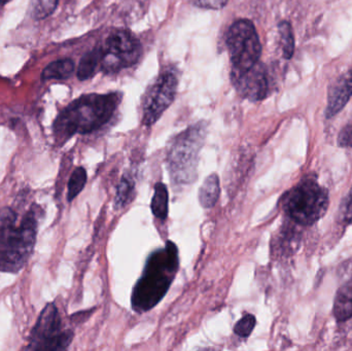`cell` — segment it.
<instances>
[{"label":"cell","instance_id":"obj_17","mask_svg":"<svg viewBox=\"0 0 352 351\" xmlns=\"http://www.w3.org/2000/svg\"><path fill=\"white\" fill-rule=\"evenodd\" d=\"M135 192V181L130 173H125L118 185L115 198V208L120 210L131 202Z\"/></svg>","mask_w":352,"mask_h":351},{"label":"cell","instance_id":"obj_11","mask_svg":"<svg viewBox=\"0 0 352 351\" xmlns=\"http://www.w3.org/2000/svg\"><path fill=\"white\" fill-rule=\"evenodd\" d=\"M352 97V68L341 74L329 88L328 105L326 109L327 119L338 115Z\"/></svg>","mask_w":352,"mask_h":351},{"label":"cell","instance_id":"obj_18","mask_svg":"<svg viewBox=\"0 0 352 351\" xmlns=\"http://www.w3.org/2000/svg\"><path fill=\"white\" fill-rule=\"evenodd\" d=\"M278 31L279 35H280L283 57L289 60L295 53V36H294L291 23L287 21H281L278 24Z\"/></svg>","mask_w":352,"mask_h":351},{"label":"cell","instance_id":"obj_19","mask_svg":"<svg viewBox=\"0 0 352 351\" xmlns=\"http://www.w3.org/2000/svg\"><path fill=\"white\" fill-rule=\"evenodd\" d=\"M87 183V171L84 167H78L72 172L68 181L67 200L72 201L84 190Z\"/></svg>","mask_w":352,"mask_h":351},{"label":"cell","instance_id":"obj_14","mask_svg":"<svg viewBox=\"0 0 352 351\" xmlns=\"http://www.w3.org/2000/svg\"><path fill=\"white\" fill-rule=\"evenodd\" d=\"M74 69H76V65L72 59H60L50 63L43 69L41 78L43 80H66L72 76Z\"/></svg>","mask_w":352,"mask_h":351},{"label":"cell","instance_id":"obj_22","mask_svg":"<svg viewBox=\"0 0 352 351\" xmlns=\"http://www.w3.org/2000/svg\"><path fill=\"white\" fill-rule=\"evenodd\" d=\"M339 218L344 224L352 220V188L349 196L343 200L342 204H341L340 210H339Z\"/></svg>","mask_w":352,"mask_h":351},{"label":"cell","instance_id":"obj_16","mask_svg":"<svg viewBox=\"0 0 352 351\" xmlns=\"http://www.w3.org/2000/svg\"><path fill=\"white\" fill-rule=\"evenodd\" d=\"M168 190L163 183H158L155 187V193L153 196L151 210L153 214L161 220H165L168 216Z\"/></svg>","mask_w":352,"mask_h":351},{"label":"cell","instance_id":"obj_25","mask_svg":"<svg viewBox=\"0 0 352 351\" xmlns=\"http://www.w3.org/2000/svg\"><path fill=\"white\" fill-rule=\"evenodd\" d=\"M8 1H10V0H0V10L4 8V5H6Z\"/></svg>","mask_w":352,"mask_h":351},{"label":"cell","instance_id":"obj_8","mask_svg":"<svg viewBox=\"0 0 352 351\" xmlns=\"http://www.w3.org/2000/svg\"><path fill=\"white\" fill-rule=\"evenodd\" d=\"M74 339V332L62 329L61 317L55 303H50L41 311L31 331L26 350L56 351L67 350Z\"/></svg>","mask_w":352,"mask_h":351},{"label":"cell","instance_id":"obj_5","mask_svg":"<svg viewBox=\"0 0 352 351\" xmlns=\"http://www.w3.org/2000/svg\"><path fill=\"white\" fill-rule=\"evenodd\" d=\"M330 204L328 192L314 179H305L289 190L283 199L287 216L300 226H311L322 218Z\"/></svg>","mask_w":352,"mask_h":351},{"label":"cell","instance_id":"obj_24","mask_svg":"<svg viewBox=\"0 0 352 351\" xmlns=\"http://www.w3.org/2000/svg\"><path fill=\"white\" fill-rule=\"evenodd\" d=\"M229 0H197L199 6L207 10H221L225 8Z\"/></svg>","mask_w":352,"mask_h":351},{"label":"cell","instance_id":"obj_1","mask_svg":"<svg viewBox=\"0 0 352 351\" xmlns=\"http://www.w3.org/2000/svg\"><path fill=\"white\" fill-rule=\"evenodd\" d=\"M41 208L30 210L19 218L12 208L0 210V272L18 273L28 263L38 231Z\"/></svg>","mask_w":352,"mask_h":351},{"label":"cell","instance_id":"obj_10","mask_svg":"<svg viewBox=\"0 0 352 351\" xmlns=\"http://www.w3.org/2000/svg\"><path fill=\"white\" fill-rule=\"evenodd\" d=\"M232 82L237 92L248 100L256 102L268 96V74L260 61L246 70L232 69Z\"/></svg>","mask_w":352,"mask_h":351},{"label":"cell","instance_id":"obj_2","mask_svg":"<svg viewBox=\"0 0 352 351\" xmlns=\"http://www.w3.org/2000/svg\"><path fill=\"white\" fill-rule=\"evenodd\" d=\"M123 95L120 92L84 95L72 101L54 122L56 142L63 144L76 134H89L102 128L115 115Z\"/></svg>","mask_w":352,"mask_h":351},{"label":"cell","instance_id":"obj_3","mask_svg":"<svg viewBox=\"0 0 352 351\" xmlns=\"http://www.w3.org/2000/svg\"><path fill=\"white\" fill-rule=\"evenodd\" d=\"M179 267L177 247L168 241L164 249L153 253L144 273L134 286L131 304L134 311L146 313L161 302L168 292Z\"/></svg>","mask_w":352,"mask_h":351},{"label":"cell","instance_id":"obj_9","mask_svg":"<svg viewBox=\"0 0 352 351\" xmlns=\"http://www.w3.org/2000/svg\"><path fill=\"white\" fill-rule=\"evenodd\" d=\"M178 80L175 72H162L151 84L142 100V125H154L169 109L176 96Z\"/></svg>","mask_w":352,"mask_h":351},{"label":"cell","instance_id":"obj_7","mask_svg":"<svg viewBox=\"0 0 352 351\" xmlns=\"http://www.w3.org/2000/svg\"><path fill=\"white\" fill-rule=\"evenodd\" d=\"M227 47L233 69L246 70L258 63L262 45L254 23L246 19L233 23L228 31Z\"/></svg>","mask_w":352,"mask_h":351},{"label":"cell","instance_id":"obj_13","mask_svg":"<svg viewBox=\"0 0 352 351\" xmlns=\"http://www.w3.org/2000/svg\"><path fill=\"white\" fill-rule=\"evenodd\" d=\"M221 194V185L217 174L212 173L205 179L202 187L199 190V202L206 210L214 207Z\"/></svg>","mask_w":352,"mask_h":351},{"label":"cell","instance_id":"obj_12","mask_svg":"<svg viewBox=\"0 0 352 351\" xmlns=\"http://www.w3.org/2000/svg\"><path fill=\"white\" fill-rule=\"evenodd\" d=\"M335 317L338 321H349L352 317V280L341 286L335 298Z\"/></svg>","mask_w":352,"mask_h":351},{"label":"cell","instance_id":"obj_4","mask_svg":"<svg viewBox=\"0 0 352 351\" xmlns=\"http://www.w3.org/2000/svg\"><path fill=\"white\" fill-rule=\"evenodd\" d=\"M207 135V124L199 122L176 135L167 150V166L175 185H190L198 174L199 155Z\"/></svg>","mask_w":352,"mask_h":351},{"label":"cell","instance_id":"obj_6","mask_svg":"<svg viewBox=\"0 0 352 351\" xmlns=\"http://www.w3.org/2000/svg\"><path fill=\"white\" fill-rule=\"evenodd\" d=\"M142 55V43L133 33L116 31L101 45V70L105 73H118L135 65Z\"/></svg>","mask_w":352,"mask_h":351},{"label":"cell","instance_id":"obj_21","mask_svg":"<svg viewBox=\"0 0 352 351\" xmlns=\"http://www.w3.org/2000/svg\"><path fill=\"white\" fill-rule=\"evenodd\" d=\"M256 319L254 315H244L234 327V333L241 338L250 337L256 327Z\"/></svg>","mask_w":352,"mask_h":351},{"label":"cell","instance_id":"obj_15","mask_svg":"<svg viewBox=\"0 0 352 351\" xmlns=\"http://www.w3.org/2000/svg\"><path fill=\"white\" fill-rule=\"evenodd\" d=\"M101 47H95L82 56L78 67V78L80 80H86L92 78L100 67Z\"/></svg>","mask_w":352,"mask_h":351},{"label":"cell","instance_id":"obj_20","mask_svg":"<svg viewBox=\"0 0 352 351\" xmlns=\"http://www.w3.org/2000/svg\"><path fill=\"white\" fill-rule=\"evenodd\" d=\"M59 0H32L33 16L36 19H45L55 12Z\"/></svg>","mask_w":352,"mask_h":351},{"label":"cell","instance_id":"obj_23","mask_svg":"<svg viewBox=\"0 0 352 351\" xmlns=\"http://www.w3.org/2000/svg\"><path fill=\"white\" fill-rule=\"evenodd\" d=\"M338 144L341 148H352V124L345 126L338 136Z\"/></svg>","mask_w":352,"mask_h":351}]
</instances>
